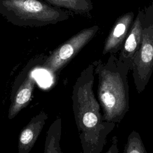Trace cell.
Segmentation results:
<instances>
[{
	"label": "cell",
	"mask_w": 153,
	"mask_h": 153,
	"mask_svg": "<svg viewBox=\"0 0 153 153\" xmlns=\"http://www.w3.org/2000/svg\"><path fill=\"white\" fill-rule=\"evenodd\" d=\"M118 138L117 136H114L112 139V143L108 150L105 153H118Z\"/></svg>",
	"instance_id": "13"
},
{
	"label": "cell",
	"mask_w": 153,
	"mask_h": 153,
	"mask_svg": "<svg viewBox=\"0 0 153 153\" xmlns=\"http://www.w3.org/2000/svg\"><path fill=\"white\" fill-rule=\"evenodd\" d=\"M35 83V78L30 73L26 77L14 95L8 111V118L10 120L14 118L23 108L27 105L34 90Z\"/></svg>",
	"instance_id": "9"
},
{
	"label": "cell",
	"mask_w": 153,
	"mask_h": 153,
	"mask_svg": "<svg viewBox=\"0 0 153 153\" xmlns=\"http://www.w3.org/2000/svg\"><path fill=\"white\" fill-rule=\"evenodd\" d=\"M62 135V119L57 118L47 131L44 153H63L60 146Z\"/></svg>",
	"instance_id": "10"
},
{
	"label": "cell",
	"mask_w": 153,
	"mask_h": 153,
	"mask_svg": "<svg viewBox=\"0 0 153 153\" xmlns=\"http://www.w3.org/2000/svg\"><path fill=\"white\" fill-rule=\"evenodd\" d=\"M134 13H127L118 17L114 23L105 42L103 54H115L122 48L124 41L133 22Z\"/></svg>",
	"instance_id": "7"
},
{
	"label": "cell",
	"mask_w": 153,
	"mask_h": 153,
	"mask_svg": "<svg viewBox=\"0 0 153 153\" xmlns=\"http://www.w3.org/2000/svg\"><path fill=\"white\" fill-rule=\"evenodd\" d=\"M131 70L136 89L138 93H141L153 71V23L146 25L143 20L142 39L135 54Z\"/></svg>",
	"instance_id": "5"
},
{
	"label": "cell",
	"mask_w": 153,
	"mask_h": 153,
	"mask_svg": "<svg viewBox=\"0 0 153 153\" xmlns=\"http://www.w3.org/2000/svg\"><path fill=\"white\" fill-rule=\"evenodd\" d=\"M143 20L144 15L142 12L139 11L131 25L118 58L119 60L127 66L130 70L132 69L135 54L141 44Z\"/></svg>",
	"instance_id": "6"
},
{
	"label": "cell",
	"mask_w": 153,
	"mask_h": 153,
	"mask_svg": "<svg viewBox=\"0 0 153 153\" xmlns=\"http://www.w3.org/2000/svg\"><path fill=\"white\" fill-rule=\"evenodd\" d=\"M48 4L59 8H65L78 14L89 13L93 8L90 0H44Z\"/></svg>",
	"instance_id": "11"
},
{
	"label": "cell",
	"mask_w": 153,
	"mask_h": 153,
	"mask_svg": "<svg viewBox=\"0 0 153 153\" xmlns=\"http://www.w3.org/2000/svg\"><path fill=\"white\" fill-rule=\"evenodd\" d=\"M94 74L98 76L97 98L105 121L120 123L129 109L130 68L111 54L106 63L94 62Z\"/></svg>",
	"instance_id": "2"
},
{
	"label": "cell",
	"mask_w": 153,
	"mask_h": 153,
	"mask_svg": "<svg viewBox=\"0 0 153 153\" xmlns=\"http://www.w3.org/2000/svg\"><path fill=\"white\" fill-rule=\"evenodd\" d=\"M94 65H88L76 79L72 90L74 118L82 153H101L115 123L105 121L93 91Z\"/></svg>",
	"instance_id": "1"
},
{
	"label": "cell",
	"mask_w": 153,
	"mask_h": 153,
	"mask_svg": "<svg viewBox=\"0 0 153 153\" xmlns=\"http://www.w3.org/2000/svg\"><path fill=\"white\" fill-rule=\"evenodd\" d=\"M0 14L13 25L42 27L69 19V13L44 0H0Z\"/></svg>",
	"instance_id": "3"
},
{
	"label": "cell",
	"mask_w": 153,
	"mask_h": 153,
	"mask_svg": "<svg viewBox=\"0 0 153 153\" xmlns=\"http://www.w3.org/2000/svg\"><path fill=\"white\" fill-rule=\"evenodd\" d=\"M98 26L79 31L56 48L44 61L42 67L53 74H58L95 36Z\"/></svg>",
	"instance_id": "4"
},
{
	"label": "cell",
	"mask_w": 153,
	"mask_h": 153,
	"mask_svg": "<svg viewBox=\"0 0 153 153\" xmlns=\"http://www.w3.org/2000/svg\"><path fill=\"white\" fill-rule=\"evenodd\" d=\"M47 119L48 115L43 111L32 118L19 134V153H29L44 128Z\"/></svg>",
	"instance_id": "8"
},
{
	"label": "cell",
	"mask_w": 153,
	"mask_h": 153,
	"mask_svg": "<svg viewBox=\"0 0 153 153\" xmlns=\"http://www.w3.org/2000/svg\"><path fill=\"white\" fill-rule=\"evenodd\" d=\"M123 153H148L137 131L133 130L129 134Z\"/></svg>",
	"instance_id": "12"
}]
</instances>
